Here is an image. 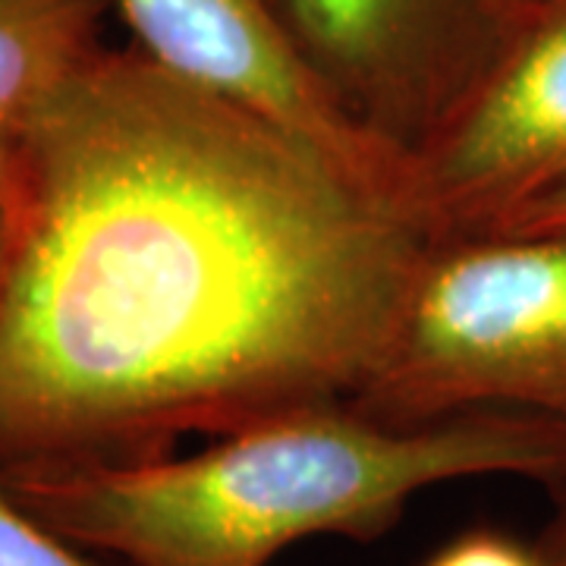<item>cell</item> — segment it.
<instances>
[{
	"instance_id": "10",
	"label": "cell",
	"mask_w": 566,
	"mask_h": 566,
	"mask_svg": "<svg viewBox=\"0 0 566 566\" xmlns=\"http://www.w3.org/2000/svg\"><path fill=\"white\" fill-rule=\"evenodd\" d=\"M501 237H566V192L516 218Z\"/></svg>"
},
{
	"instance_id": "6",
	"label": "cell",
	"mask_w": 566,
	"mask_h": 566,
	"mask_svg": "<svg viewBox=\"0 0 566 566\" xmlns=\"http://www.w3.org/2000/svg\"><path fill=\"white\" fill-rule=\"evenodd\" d=\"M111 10L129 25L133 44L170 73L406 186L403 164L356 129L308 70L283 0H111Z\"/></svg>"
},
{
	"instance_id": "4",
	"label": "cell",
	"mask_w": 566,
	"mask_h": 566,
	"mask_svg": "<svg viewBox=\"0 0 566 566\" xmlns=\"http://www.w3.org/2000/svg\"><path fill=\"white\" fill-rule=\"evenodd\" d=\"M406 192L444 240L501 237L566 192V0L520 10L465 98L406 161Z\"/></svg>"
},
{
	"instance_id": "13",
	"label": "cell",
	"mask_w": 566,
	"mask_h": 566,
	"mask_svg": "<svg viewBox=\"0 0 566 566\" xmlns=\"http://www.w3.org/2000/svg\"><path fill=\"white\" fill-rule=\"evenodd\" d=\"M528 3H535V0H513V7H516V10H523V7H528Z\"/></svg>"
},
{
	"instance_id": "7",
	"label": "cell",
	"mask_w": 566,
	"mask_h": 566,
	"mask_svg": "<svg viewBox=\"0 0 566 566\" xmlns=\"http://www.w3.org/2000/svg\"><path fill=\"white\" fill-rule=\"evenodd\" d=\"M111 0H0V202L44 104L104 48Z\"/></svg>"
},
{
	"instance_id": "3",
	"label": "cell",
	"mask_w": 566,
	"mask_h": 566,
	"mask_svg": "<svg viewBox=\"0 0 566 566\" xmlns=\"http://www.w3.org/2000/svg\"><path fill=\"white\" fill-rule=\"evenodd\" d=\"M390 424L479 409L566 416V237L447 240L356 403Z\"/></svg>"
},
{
	"instance_id": "2",
	"label": "cell",
	"mask_w": 566,
	"mask_h": 566,
	"mask_svg": "<svg viewBox=\"0 0 566 566\" xmlns=\"http://www.w3.org/2000/svg\"><path fill=\"white\" fill-rule=\"evenodd\" d=\"M520 475L566 485V416L479 409L390 424L315 406L136 465L0 479L44 526L120 566H271L296 542H375L424 488Z\"/></svg>"
},
{
	"instance_id": "1",
	"label": "cell",
	"mask_w": 566,
	"mask_h": 566,
	"mask_svg": "<svg viewBox=\"0 0 566 566\" xmlns=\"http://www.w3.org/2000/svg\"><path fill=\"white\" fill-rule=\"evenodd\" d=\"M3 211L0 479L356 403L447 243L403 180L136 44L44 104Z\"/></svg>"
},
{
	"instance_id": "12",
	"label": "cell",
	"mask_w": 566,
	"mask_h": 566,
	"mask_svg": "<svg viewBox=\"0 0 566 566\" xmlns=\"http://www.w3.org/2000/svg\"><path fill=\"white\" fill-rule=\"evenodd\" d=\"M3 255H7V211L0 202V268H3Z\"/></svg>"
},
{
	"instance_id": "5",
	"label": "cell",
	"mask_w": 566,
	"mask_h": 566,
	"mask_svg": "<svg viewBox=\"0 0 566 566\" xmlns=\"http://www.w3.org/2000/svg\"><path fill=\"white\" fill-rule=\"evenodd\" d=\"M283 10L324 92L403 167L520 17L513 0H283Z\"/></svg>"
},
{
	"instance_id": "9",
	"label": "cell",
	"mask_w": 566,
	"mask_h": 566,
	"mask_svg": "<svg viewBox=\"0 0 566 566\" xmlns=\"http://www.w3.org/2000/svg\"><path fill=\"white\" fill-rule=\"evenodd\" d=\"M424 566H545V560L538 551L520 545L510 535L475 528L441 547Z\"/></svg>"
},
{
	"instance_id": "8",
	"label": "cell",
	"mask_w": 566,
	"mask_h": 566,
	"mask_svg": "<svg viewBox=\"0 0 566 566\" xmlns=\"http://www.w3.org/2000/svg\"><path fill=\"white\" fill-rule=\"evenodd\" d=\"M0 566H120L44 526L0 485Z\"/></svg>"
},
{
	"instance_id": "11",
	"label": "cell",
	"mask_w": 566,
	"mask_h": 566,
	"mask_svg": "<svg viewBox=\"0 0 566 566\" xmlns=\"http://www.w3.org/2000/svg\"><path fill=\"white\" fill-rule=\"evenodd\" d=\"M560 491H564L560 513H557V520L551 523L545 542H542V547H538V554H542L545 566H566V485L560 488Z\"/></svg>"
}]
</instances>
